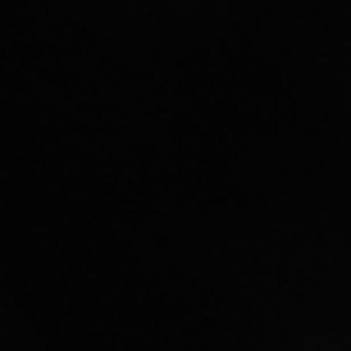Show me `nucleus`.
I'll return each mask as SVG.
<instances>
[]
</instances>
